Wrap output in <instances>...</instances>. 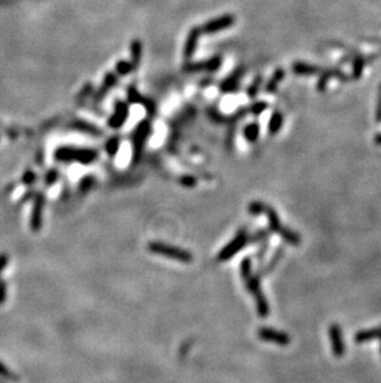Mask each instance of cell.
I'll use <instances>...</instances> for the list:
<instances>
[{
  "mask_svg": "<svg viewBox=\"0 0 381 383\" xmlns=\"http://www.w3.org/2000/svg\"><path fill=\"white\" fill-rule=\"evenodd\" d=\"M148 249L151 253L172 259V261L182 262V263H190V262L193 261V256L190 252L180 248V247L172 246V244L164 242H150L148 244Z\"/></svg>",
  "mask_w": 381,
  "mask_h": 383,
  "instance_id": "6da1fadb",
  "label": "cell"
},
{
  "mask_svg": "<svg viewBox=\"0 0 381 383\" xmlns=\"http://www.w3.org/2000/svg\"><path fill=\"white\" fill-rule=\"evenodd\" d=\"M244 282H245V287L248 292L254 297L255 303H256V312L259 314V316L260 318H267L270 314V305L261 289L260 278L257 276L251 274L250 277L244 279Z\"/></svg>",
  "mask_w": 381,
  "mask_h": 383,
  "instance_id": "7a4b0ae2",
  "label": "cell"
},
{
  "mask_svg": "<svg viewBox=\"0 0 381 383\" xmlns=\"http://www.w3.org/2000/svg\"><path fill=\"white\" fill-rule=\"evenodd\" d=\"M250 242V236L248 235L245 230H241L236 233L235 237L230 241L228 244L223 247L222 251L218 253L217 259L219 262H225L233 258L238 252H240L244 247Z\"/></svg>",
  "mask_w": 381,
  "mask_h": 383,
  "instance_id": "3957f363",
  "label": "cell"
},
{
  "mask_svg": "<svg viewBox=\"0 0 381 383\" xmlns=\"http://www.w3.org/2000/svg\"><path fill=\"white\" fill-rule=\"evenodd\" d=\"M257 336L262 341L274 343L279 346H287L291 343V339L287 334L271 328H260L257 330Z\"/></svg>",
  "mask_w": 381,
  "mask_h": 383,
  "instance_id": "277c9868",
  "label": "cell"
},
{
  "mask_svg": "<svg viewBox=\"0 0 381 383\" xmlns=\"http://www.w3.org/2000/svg\"><path fill=\"white\" fill-rule=\"evenodd\" d=\"M329 339H331L332 343V350H333L334 356L341 359L343 357V355L346 354V345H344L343 340V333H342V329L338 324H332L329 326Z\"/></svg>",
  "mask_w": 381,
  "mask_h": 383,
  "instance_id": "5b68a950",
  "label": "cell"
},
{
  "mask_svg": "<svg viewBox=\"0 0 381 383\" xmlns=\"http://www.w3.org/2000/svg\"><path fill=\"white\" fill-rule=\"evenodd\" d=\"M43 207H45V197L43 195H37L35 197V202H33L31 217H30V228L33 232H37L42 227V215H43Z\"/></svg>",
  "mask_w": 381,
  "mask_h": 383,
  "instance_id": "8992f818",
  "label": "cell"
},
{
  "mask_svg": "<svg viewBox=\"0 0 381 383\" xmlns=\"http://www.w3.org/2000/svg\"><path fill=\"white\" fill-rule=\"evenodd\" d=\"M264 213L266 215V217H267V222H269L270 231H271V232H274V233H279L284 226H282L281 220H280V217H279V215L276 213V211L272 209V207L266 206V210H265Z\"/></svg>",
  "mask_w": 381,
  "mask_h": 383,
  "instance_id": "52a82bcc",
  "label": "cell"
},
{
  "mask_svg": "<svg viewBox=\"0 0 381 383\" xmlns=\"http://www.w3.org/2000/svg\"><path fill=\"white\" fill-rule=\"evenodd\" d=\"M379 336H380V328L367 329V330L358 331L354 336V341L358 344H364V343H368V341L379 339Z\"/></svg>",
  "mask_w": 381,
  "mask_h": 383,
  "instance_id": "ba28073f",
  "label": "cell"
},
{
  "mask_svg": "<svg viewBox=\"0 0 381 383\" xmlns=\"http://www.w3.org/2000/svg\"><path fill=\"white\" fill-rule=\"evenodd\" d=\"M293 72L301 74V76H311V74H316L321 72V68L306 62H296L293 65Z\"/></svg>",
  "mask_w": 381,
  "mask_h": 383,
  "instance_id": "9c48e42d",
  "label": "cell"
},
{
  "mask_svg": "<svg viewBox=\"0 0 381 383\" xmlns=\"http://www.w3.org/2000/svg\"><path fill=\"white\" fill-rule=\"evenodd\" d=\"M280 237L285 241V242L292 244V246H298L301 243V236L297 232L292 231L288 227H282L281 231L279 232Z\"/></svg>",
  "mask_w": 381,
  "mask_h": 383,
  "instance_id": "30bf717a",
  "label": "cell"
},
{
  "mask_svg": "<svg viewBox=\"0 0 381 383\" xmlns=\"http://www.w3.org/2000/svg\"><path fill=\"white\" fill-rule=\"evenodd\" d=\"M282 122H284V118H282L281 113H275V114L272 115L271 120H270V127H269L270 133H271V134H275V133L279 132L282 127Z\"/></svg>",
  "mask_w": 381,
  "mask_h": 383,
  "instance_id": "8fae6325",
  "label": "cell"
},
{
  "mask_svg": "<svg viewBox=\"0 0 381 383\" xmlns=\"http://www.w3.org/2000/svg\"><path fill=\"white\" fill-rule=\"evenodd\" d=\"M251 274H253V262H251V258H244L240 264L241 278L244 280L248 278V277H250Z\"/></svg>",
  "mask_w": 381,
  "mask_h": 383,
  "instance_id": "7c38bea8",
  "label": "cell"
},
{
  "mask_svg": "<svg viewBox=\"0 0 381 383\" xmlns=\"http://www.w3.org/2000/svg\"><path fill=\"white\" fill-rule=\"evenodd\" d=\"M266 206L267 205H265L264 202L254 201V202H251L250 205H249L248 211H249V213H250V215L259 216V215H262V213L265 212V210H266Z\"/></svg>",
  "mask_w": 381,
  "mask_h": 383,
  "instance_id": "4fadbf2b",
  "label": "cell"
},
{
  "mask_svg": "<svg viewBox=\"0 0 381 383\" xmlns=\"http://www.w3.org/2000/svg\"><path fill=\"white\" fill-rule=\"evenodd\" d=\"M0 377L5 380H10V381H19V377L14 374L12 371H10L4 364L0 362Z\"/></svg>",
  "mask_w": 381,
  "mask_h": 383,
  "instance_id": "5bb4252c",
  "label": "cell"
},
{
  "mask_svg": "<svg viewBox=\"0 0 381 383\" xmlns=\"http://www.w3.org/2000/svg\"><path fill=\"white\" fill-rule=\"evenodd\" d=\"M282 254H284V249H282V248H279V249H276V252H275L274 257H272V258H271V261H270V263L267 264L266 269H265V272H266V273H267V272H270V271H271V269L274 268V267L276 266L277 263H279V262H280V259L282 258Z\"/></svg>",
  "mask_w": 381,
  "mask_h": 383,
  "instance_id": "9a60e30c",
  "label": "cell"
},
{
  "mask_svg": "<svg viewBox=\"0 0 381 383\" xmlns=\"http://www.w3.org/2000/svg\"><path fill=\"white\" fill-rule=\"evenodd\" d=\"M364 65H365V61L363 60V58H357V61L354 62V67H353L355 78H358V77L362 74V71H363V68H364Z\"/></svg>",
  "mask_w": 381,
  "mask_h": 383,
  "instance_id": "2e32d148",
  "label": "cell"
},
{
  "mask_svg": "<svg viewBox=\"0 0 381 383\" xmlns=\"http://www.w3.org/2000/svg\"><path fill=\"white\" fill-rule=\"evenodd\" d=\"M284 76H285L284 71H282V70L277 71V72H276V74H275V76H274V79H272V81L269 83V86H267V87H269V88H267V89H270V91H272V89L275 88V86H276V84L279 83L280 81H282V78H284Z\"/></svg>",
  "mask_w": 381,
  "mask_h": 383,
  "instance_id": "e0dca14e",
  "label": "cell"
},
{
  "mask_svg": "<svg viewBox=\"0 0 381 383\" xmlns=\"http://www.w3.org/2000/svg\"><path fill=\"white\" fill-rule=\"evenodd\" d=\"M6 294H7V287L6 282L5 280H0V305H2L6 300Z\"/></svg>",
  "mask_w": 381,
  "mask_h": 383,
  "instance_id": "ac0fdd59",
  "label": "cell"
},
{
  "mask_svg": "<svg viewBox=\"0 0 381 383\" xmlns=\"http://www.w3.org/2000/svg\"><path fill=\"white\" fill-rule=\"evenodd\" d=\"M7 263H9V257L6 253H0V274L5 271Z\"/></svg>",
  "mask_w": 381,
  "mask_h": 383,
  "instance_id": "d6986e66",
  "label": "cell"
},
{
  "mask_svg": "<svg viewBox=\"0 0 381 383\" xmlns=\"http://www.w3.org/2000/svg\"><path fill=\"white\" fill-rule=\"evenodd\" d=\"M257 133H259V129H257L256 125H251V127L249 128L248 133H246V135H248V139H250V140L256 139Z\"/></svg>",
  "mask_w": 381,
  "mask_h": 383,
  "instance_id": "ffe728a7",
  "label": "cell"
},
{
  "mask_svg": "<svg viewBox=\"0 0 381 383\" xmlns=\"http://www.w3.org/2000/svg\"><path fill=\"white\" fill-rule=\"evenodd\" d=\"M377 122H381V86L378 94V107H377Z\"/></svg>",
  "mask_w": 381,
  "mask_h": 383,
  "instance_id": "44dd1931",
  "label": "cell"
},
{
  "mask_svg": "<svg viewBox=\"0 0 381 383\" xmlns=\"http://www.w3.org/2000/svg\"><path fill=\"white\" fill-rule=\"evenodd\" d=\"M33 180H35V175L32 173H29L25 175L24 179H22V182H24V184H31V182H33Z\"/></svg>",
  "mask_w": 381,
  "mask_h": 383,
  "instance_id": "7402d4cb",
  "label": "cell"
},
{
  "mask_svg": "<svg viewBox=\"0 0 381 383\" xmlns=\"http://www.w3.org/2000/svg\"><path fill=\"white\" fill-rule=\"evenodd\" d=\"M56 177H57V174H56V173H50V174L47 175V177H46V182H47L48 185H51L53 181H55Z\"/></svg>",
  "mask_w": 381,
  "mask_h": 383,
  "instance_id": "603a6c76",
  "label": "cell"
},
{
  "mask_svg": "<svg viewBox=\"0 0 381 383\" xmlns=\"http://www.w3.org/2000/svg\"><path fill=\"white\" fill-rule=\"evenodd\" d=\"M375 143L379 144V145H381V134L377 135V138H375Z\"/></svg>",
  "mask_w": 381,
  "mask_h": 383,
  "instance_id": "cb8c5ba5",
  "label": "cell"
},
{
  "mask_svg": "<svg viewBox=\"0 0 381 383\" xmlns=\"http://www.w3.org/2000/svg\"><path fill=\"white\" fill-rule=\"evenodd\" d=\"M379 339L381 340V328H380V336H379Z\"/></svg>",
  "mask_w": 381,
  "mask_h": 383,
  "instance_id": "d4e9b609",
  "label": "cell"
}]
</instances>
